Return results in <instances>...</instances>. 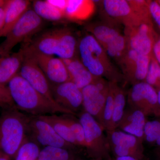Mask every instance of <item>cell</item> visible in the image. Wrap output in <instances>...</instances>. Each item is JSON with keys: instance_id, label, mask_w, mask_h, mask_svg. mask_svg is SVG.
<instances>
[{"instance_id": "30", "label": "cell", "mask_w": 160, "mask_h": 160, "mask_svg": "<svg viewBox=\"0 0 160 160\" xmlns=\"http://www.w3.org/2000/svg\"><path fill=\"white\" fill-rule=\"evenodd\" d=\"M145 82L153 87L157 91L160 90V65L152 54Z\"/></svg>"}, {"instance_id": "39", "label": "cell", "mask_w": 160, "mask_h": 160, "mask_svg": "<svg viewBox=\"0 0 160 160\" xmlns=\"http://www.w3.org/2000/svg\"><path fill=\"white\" fill-rule=\"evenodd\" d=\"M11 158L0 151V160H11Z\"/></svg>"}, {"instance_id": "3", "label": "cell", "mask_w": 160, "mask_h": 160, "mask_svg": "<svg viewBox=\"0 0 160 160\" xmlns=\"http://www.w3.org/2000/svg\"><path fill=\"white\" fill-rule=\"evenodd\" d=\"M82 63L92 74L106 77L109 82L118 83L122 76L115 69L110 58L97 40L89 34L82 38L78 44Z\"/></svg>"}, {"instance_id": "12", "label": "cell", "mask_w": 160, "mask_h": 160, "mask_svg": "<svg viewBox=\"0 0 160 160\" xmlns=\"http://www.w3.org/2000/svg\"><path fill=\"white\" fill-rule=\"evenodd\" d=\"M109 86V81L99 78L94 84L82 89L83 110L94 118L102 127L103 112Z\"/></svg>"}, {"instance_id": "42", "label": "cell", "mask_w": 160, "mask_h": 160, "mask_svg": "<svg viewBox=\"0 0 160 160\" xmlns=\"http://www.w3.org/2000/svg\"><path fill=\"white\" fill-rule=\"evenodd\" d=\"M157 2L158 3V4H159L160 6V0H159V1H157Z\"/></svg>"}, {"instance_id": "20", "label": "cell", "mask_w": 160, "mask_h": 160, "mask_svg": "<svg viewBox=\"0 0 160 160\" xmlns=\"http://www.w3.org/2000/svg\"><path fill=\"white\" fill-rule=\"evenodd\" d=\"M63 60L68 70L70 82L82 90L84 87L94 84L99 78L92 74L81 61L76 58Z\"/></svg>"}, {"instance_id": "28", "label": "cell", "mask_w": 160, "mask_h": 160, "mask_svg": "<svg viewBox=\"0 0 160 160\" xmlns=\"http://www.w3.org/2000/svg\"><path fill=\"white\" fill-rule=\"evenodd\" d=\"M61 116L69 126L80 148H85L84 129L79 119L74 115L61 114Z\"/></svg>"}, {"instance_id": "13", "label": "cell", "mask_w": 160, "mask_h": 160, "mask_svg": "<svg viewBox=\"0 0 160 160\" xmlns=\"http://www.w3.org/2000/svg\"><path fill=\"white\" fill-rule=\"evenodd\" d=\"M151 55L141 54L128 48L119 60L118 63L121 66L123 77L132 86L145 82Z\"/></svg>"}, {"instance_id": "9", "label": "cell", "mask_w": 160, "mask_h": 160, "mask_svg": "<svg viewBox=\"0 0 160 160\" xmlns=\"http://www.w3.org/2000/svg\"><path fill=\"white\" fill-rule=\"evenodd\" d=\"M28 136L39 146L74 151L77 147L63 140L51 125L39 116L29 115Z\"/></svg>"}, {"instance_id": "32", "label": "cell", "mask_w": 160, "mask_h": 160, "mask_svg": "<svg viewBox=\"0 0 160 160\" xmlns=\"http://www.w3.org/2000/svg\"><path fill=\"white\" fill-rule=\"evenodd\" d=\"M47 1L57 9L62 12L64 14L68 0H47Z\"/></svg>"}, {"instance_id": "43", "label": "cell", "mask_w": 160, "mask_h": 160, "mask_svg": "<svg viewBox=\"0 0 160 160\" xmlns=\"http://www.w3.org/2000/svg\"></svg>"}, {"instance_id": "18", "label": "cell", "mask_w": 160, "mask_h": 160, "mask_svg": "<svg viewBox=\"0 0 160 160\" xmlns=\"http://www.w3.org/2000/svg\"><path fill=\"white\" fill-rule=\"evenodd\" d=\"M102 3L107 14L114 19L122 22L125 26L142 19L134 13L129 1L104 0Z\"/></svg>"}, {"instance_id": "34", "label": "cell", "mask_w": 160, "mask_h": 160, "mask_svg": "<svg viewBox=\"0 0 160 160\" xmlns=\"http://www.w3.org/2000/svg\"><path fill=\"white\" fill-rule=\"evenodd\" d=\"M6 2V1L5 2L4 5L0 7V33L2 32L4 26Z\"/></svg>"}, {"instance_id": "14", "label": "cell", "mask_w": 160, "mask_h": 160, "mask_svg": "<svg viewBox=\"0 0 160 160\" xmlns=\"http://www.w3.org/2000/svg\"><path fill=\"white\" fill-rule=\"evenodd\" d=\"M22 48L24 58L19 75L42 95L56 104L53 99L50 83L44 72L25 46Z\"/></svg>"}, {"instance_id": "6", "label": "cell", "mask_w": 160, "mask_h": 160, "mask_svg": "<svg viewBox=\"0 0 160 160\" xmlns=\"http://www.w3.org/2000/svg\"><path fill=\"white\" fill-rule=\"evenodd\" d=\"M43 21L33 9H28L0 44V58L11 54L12 49L19 43L28 41L29 38L42 29Z\"/></svg>"}, {"instance_id": "24", "label": "cell", "mask_w": 160, "mask_h": 160, "mask_svg": "<svg viewBox=\"0 0 160 160\" xmlns=\"http://www.w3.org/2000/svg\"><path fill=\"white\" fill-rule=\"evenodd\" d=\"M39 117L51 125L56 132L63 140L78 148H80L69 126L61 116V115L50 114Z\"/></svg>"}, {"instance_id": "8", "label": "cell", "mask_w": 160, "mask_h": 160, "mask_svg": "<svg viewBox=\"0 0 160 160\" xmlns=\"http://www.w3.org/2000/svg\"><path fill=\"white\" fill-rule=\"evenodd\" d=\"M124 35L128 48L144 55L152 54L156 41L151 18L141 19L125 26Z\"/></svg>"}, {"instance_id": "36", "label": "cell", "mask_w": 160, "mask_h": 160, "mask_svg": "<svg viewBox=\"0 0 160 160\" xmlns=\"http://www.w3.org/2000/svg\"><path fill=\"white\" fill-rule=\"evenodd\" d=\"M9 106H15L14 104L12 103L0 93V107H4L6 108Z\"/></svg>"}, {"instance_id": "19", "label": "cell", "mask_w": 160, "mask_h": 160, "mask_svg": "<svg viewBox=\"0 0 160 160\" xmlns=\"http://www.w3.org/2000/svg\"><path fill=\"white\" fill-rule=\"evenodd\" d=\"M24 58V50L20 48L13 52L0 58V85L6 86L9 82L19 74Z\"/></svg>"}, {"instance_id": "23", "label": "cell", "mask_w": 160, "mask_h": 160, "mask_svg": "<svg viewBox=\"0 0 160 160\" xmlns=\"http://www.w3.org/2000/svg\"><path fill=\"white\" fill-rule=\"evenodd\" d=\"M111 82L113 93V110L109 131L118 129L126 109V94L124 89L119 86L118 83Z\"/></svg>"}, {"instance_id": "5", "label": "cell", "mask_w": 160, "mask_h": 160, "mask_svg": "<svg viewBox=\"0 0 160 160\" xmlns=\"http://www.w3.org/2000/svg\"><path fill=\"white\" fill-rule=\"evenodd\" d=\"M78 117L84 129L85 149L89 156L94 160H113L102 126L84 110L80 112Z\"/></svg>"}, {"instance_id": "22", "label": "cell", "mask_w": 160, "mask_h": 160, "mask_svg": "<svg viewBox=\"0 0 160 160\" xmlns=\"http://www.w3.org/2000/svg\"><path fill=\"white\" fill-rule=\"evenodd\" d=\"M95 2L91 0H68L64 18L74 22L88 20L94 13Z\"/></svg>"}, {"instance_id": "38", "label": "cell", "mask_w": 160, "mask_h": 160, "mask_svg": "<svg viewBox=\"0 0 160 160\" xmlns=\"http://www.w3.org/2000/svg\"><path fill=\"white\" fill-rule=\"evenodd\" d=\"M113 160H146L145 159L137 158L131 157H119L114 158Z\"/></svg>"}, {"instance_id": "37", "label": "cell", "mask_w": 160, "mask_h": 160, "mask_svg": "<svg viewBox=\"0 0 160 160\" xmlns=\"http://www.w3.org/2000/svg\"><path fill=\"white\" fill-rule=\"evenodd\" d=\"M155 160H160V147H155L153 150Z\"/></svg>"}, {"instance_id": "7", "label": "cell", "mask_w": 160, "mask_h": 160, "mask_svg": "<svg viewBox=\"0 0 160 160\" xmlns=\"http://www.w3.org/2000/svg\"><path fill=\"white\" fill-rule=\"evenodd\" d=\"M86 28L97 40L109 58L118 62L128 49L125 35L114 26L105 23H91Z\"/></svg>"}, {"instance_id": "29", "label": "cell", "mask_w": 160, "mask_h": 160, "mask_svg": "<svg viewBox=\"0 0 160 160\" xmlns=\"http://www.w3.org/2000/svg\"><path fill=\"white\" fill-rule=\"evenodd\" d=\"M113 110V93L111 82H109V89L106 97L103 116V128L109 131L111 126Z\"/></svg>"}, {"instance_id": "33", "label": "cell", "mask_w": 160, "mask_h": 160, "mask_svg": "<svg viewBox=\"0 0 160 160\" xmlns=\"http://www.w3.org/2000/svg\"><path fill=\"white\" fill-rule=\"evenodd\" d=\"M152 55L160 65V39L156 41L152 49Z\"/></svg>"}, {"instance_id": "40", "label": "cell", "mask_w": 160, "mask_h": 160, "mask_svg": "<svg viewBox=\"0 0 160 160\" xmlns=\"http://www.w3.org/2000/svg\"><path fill=\"white\" fill-rule=\"evenodd\" d=\"M158 105H159V113H160V90H158Z\"/></svg>"}, {"instance_id": "21", "label": "cell", "mask_w": 160, "mask_h": 160, "mask_svg": "<svg viewBox=\"0 0 160 160\" xmlns=\"http://www.w3.org/2000/svg\"><path fill=\"white\" fill-rule=\"evenodd\" d=\"M30 2L27 0L6 1L5 21L0 38L6 37L22 16L29 8Z\"/></svg>"}, {"instance_id": "15", "label": "cell", "mask_w": 160, "mask_h": 160, "mask_svg": "<svg viewBox=\"0 0 160 160\" xmlns=\"http://www.w3.org/2000/svg\"><path fill=\"white\" fill-rule=\"evenodd\" d=\"M24 46L34 58L50 85H58L70 81L68 70L62 59L34 51L29 48L27 43Z\"/></svg>"}, {"instance_id": "2", "label": "cell", "mask_w": 160, "mask_h": 160, "mask_svg": "<svg viewBox=\"0 0 160 160\" xmlns=\"http://www.w3.org/2000/svg\"><path fill=\"white\" fill-rule=\"evenodd\" d=\"M5 109L0 116V151L14 158L28 137L29 115L21 112L15 106Z\"/></svg>"}, {"instance_id": "27", "label": "cell", "mask_w": 160, "mask_h": 160, "mask_svg": "<svg viewBox=\"0 0 160 160\" xmlns=\"http://www.w3.org/2000/svg\"><path fill=\"white\" fill-rule=\"evenodd\" d=\"M41 150L39 145L28 136L17 152L14 160H38Z\"/></svg>"}, {"instance_id": "35", "label": "cell", "mask_w": 160, "mask_h": 160, "mask_svg": "<svg viewBox=\"0 0 160 160\" xmlns=\"http://www.w3.org/2000/svg\"><path fill=\"white\" fill-rule=\"evenodd\" d=\"M0 93L2 95H3L4 97L6 98L7 100H9V101H10V102H11L13 104L7 86H4L0 85Z\"/></svg>"}, {"instance_id": "25", "label": "cell", "mask_w": 160, "mask_h": 160, "mask_svg": "<svg viewBox=\"0 0 160 160\" xmlns=\"http://www.w3.org/2000/svg\"><path fill=\"white\" fill-rule=\"evenodd\" d=\"M33 10L42 19L52 22L60 21L64 18V13L49 4L47 1H33Z\"/></svg>"}, {"instance_id": "1", "label": "cell", "mask_w": 160, "mask_h": 160, "mask_svg": "<svg viewBox=\"0 0 160 160\" xmlns=\"http://www.w3.org/2000/svg\"><path fill=\"white\" fill-rule=\"evenodd\" d=\"M7 85L15 107L29 115L41 116L57 113L73 115L43 96L19 74Z\"/></svg>"}, {"instance_id": "31", "label": "cell", "mask_w": 160, "mask_h": 160, "mask_svg": "<svg viewBox=\"0 0 160 160\" xmlns=\"http://www.w3.org/2000/svg\"><path fill=\"white\" fill-rule=\"evenodd\" d=\"M149 9L150 16L160 27V6L157 1H149Z\"/></svg>"}, {"instance_id": "41", "label": "cell", "mask_w": 160, "mask_h": 160, "mask_svg": "<svg viewBox=\"0 0 160 160\" xmlns=\"http://www.w3.org/2000/svg\"><path fill=\"white\" fill-rule=\"evenodd\" d=\"M6 1H3V0H0V7H1L3 5H4V3H5Z\"/></svg>"}, {"instance_id": "17", "label": "cell", "mask_w": 160, "mask_h": 160, "mask_svg": "<svg viewBox=\"0 0 160 160\" xmlns=\"http://www.w3.org/2000/svg\"><path fill=\"white\" fill-rule=\"evenodd\" d=\"M146 117L142 112L129 107L125 109L118 128L144 142V129L148 121Z\"/></svg>"}, {"instance_id": "26", "label": "cell", "mask_w": 160, "mask_h": 160, "mask_svg": "<svg viewBox=\"0 0 160 160\" xmlns=\"http://www.w3.org/2000/svg\"><path fill=\"white\" fill-rule=\"evenodd\" d=\"M74 152L64 148L43 147L38 160H80L78 159Z\"/></svg>"}, {"instance_id": "10", "label": "cell", "mask_w": 160, "mask_h": 160, "mask_svg": "<svg viewBox=\"0 0 160 160\" xmlns=\"http://www.w3.org/2000/svg\"><path fill=\"white\" fill-rule=\"evenodd\" d=\"M127 102L129 107L140 110L146 117H159L157 91L146 82L132 86L128 93Z\"/></svg>"}, {"instance_id": "16", "label": "cell", "mask_w": 160, "mask_h": 160, "mask_svg": "<svg viewBox=\"0 0 160 160\" xmlns=\"http://www.w3.org/2000/svg\"><path fill=\"white\" fill-rule=\"evenodd\" d=\"M55 102L59 106L75 115L83 108L82 90L70 81L50 85Z\"/></svg>"}, {"instance_id": "4", "label": "cell", "mask_w": 160, "mask_h": 160, "mask_svg": "<svg viewBox=\"0 0 160 160\" xmlns=\"http://www.w3.org/2000/svg\"><path fill=\"white\" fill-rule=\"evenodd\" d=\"M27 44L30 49L38 53L55 55L64 59L74 51L76 40L70 29L60 28L46 31Z\"/></svg>"}, {"instance_id": "11", "label": "cell", "mask_w": 160, "mask_h": 160, "mask_svg": "<svg viewBox=\"0 0 160 160\" xmlns=\"http://www.w3.org/2000/svg\"><path fill=\"white\" fill-rule=\"evenodd\" d=\"M106 133L109 149L114 158H145L143 142L138 138L118 129L106 131Z\"/></svg>"}]
</instances>
